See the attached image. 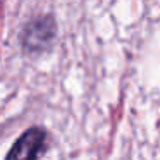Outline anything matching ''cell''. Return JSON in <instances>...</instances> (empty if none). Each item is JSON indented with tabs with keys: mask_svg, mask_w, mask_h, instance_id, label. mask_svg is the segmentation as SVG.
<instances>
[{
	"mask_svg": "<svg viewBox=\"0 0 160 160\" xmlns=\"http://www.w3.org/2000/svg\"><path fill=\"white\" fill-rule=\"evenodd\" d=\"M55 36V22L50 16L36 18L28 22L22 31L21 42L22 47L29 52H40L42 48L48 47Z\"/></svg>",
	"mask_w": 160,
	"mask_h": 160,
	"instance_id": "1",
	"label": "cell"
},
{
	"mask_svg": "<svg viewBox=\"0 0 160 160\" xmlns=\"http://www.w3.org/2000/svg\"><path fill=\"white\" fill-rule=\"evenodd\" d=\"M45 131L40 128H31L24 131L14 143L5 160H36L45 146Z\"/></svg>",
	"mask_w": 160,
	"mask_h": 160,
	"instance_id": "2",
	"label": "cell"
}]
</instances>
